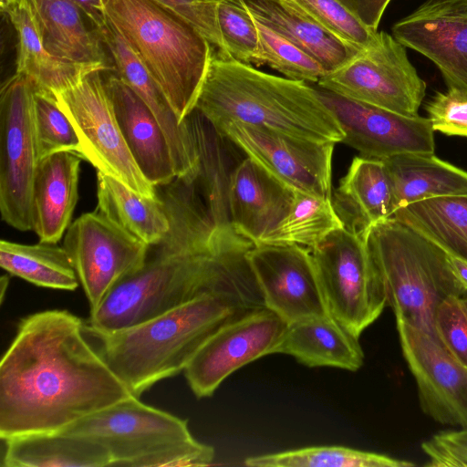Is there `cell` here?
Masks as SVG:
<instances>
[{
	"label": "cell",
	"mask_w": 467,
	"mask_h": 467,
	"mask_svg": "<svg viewBox=\"0 0 467 467\" xmlns=\"http://www.w3.org/2000/svg\"><path fill=\"white\" fill-rule=\"evenodd\" d=\"M218 295H205L132 327L84 330L99 344L112 371L139 397L157 382L184 371L206 340L223 324L246 313Z\"/></svg>",
	"instance_id": "cell-4"
},
{
	"label": "cell",
	"mask_w": 467,
	"mask_h": 467,
	"mask_svg": "<svg viewBox=\"0 0 467 467\" xmlns=\"http://www.w3.org/2000/svg\"><path fill=\"white\" fill-rule=\"evenodd\" d=\"M247 259L265 306L285 322L330 316L309 248L257 244Z\"/></svg>",
	"instance_id": "cell-15"
},
{
	"label": "cell",
	"mask_w": 467,
	"mask_h": 467,
	"mask_svg": "<svg viewBox=\"0 0 467 467\" xmlns=\"http://www.w3.org/2000/svg\"><path fill=\"white\" fill-rule=\"evenodd\" d=\"M161 187L171 221L167 235L90 311L85 329H124L205 295L247 311L265 307L247 259L254 244L234 229L216 228L194 181L175 178Z\"/></svg>",
	"instance_id": "cell-1"
},
{
	"label": "cell",
	"mask_w": 467,
	"mask_h": 467,
	"mask_svg": "<svg viewBox=\"0 0 467 467\" xmlns=\"http://www.w3.org/2000/svg\"><path fill=\"white\" fill-rule=\"evenodd\" d=\"M97 211L150 246L162 241L171 228L161 197H143L100 171L97 172Z\"/></svg>",
	"instance_id": "cell-31"
},
{
	"label": "cell",
	"mask_w": 467,
	"mask_h": 467,
	"mask_svg": "<svg viewBox=\"0 0 467 467\" xmlns=\"http://www.w3.org/2000/svg\"><path fill=\"white\" fill-rule=\"evenodd\" d=\"M286 325L266 307L246 312L223 324L183 371L192 393L199 399L211 397L235 370L273 354Z\"/></svg>",
	"instance_id": "cell-14"
},
{
	"label": "cell",
	"mask_w": 467,
	"mask_h": 467,
	"mask_svg": "<svg viewBox=\"0 0 467 467\" xmlns=\"http://www.w3.org/2000/svg\"><path fill=\"white\" fill-rule=\"evenodd\" d=\"M257 20L317 60L326 71L341 67L360 49L335 37L285 0H243Z\"/></svg>",
	"instance_id": "cell-30"
},
{
	"label": "cell",
	"mask_w": 467,
	"mask_h": 467,
	"mask_svg": "<svg viewBox=\"0 0 467 467\" xmlns=\"http://www.w3.org/2000/svg\"><path fill=\"white\" fill-rule=\"evenodd\" d=\"M318 91L344 132L341 142L360 156L383 160L407 152L434 153V130L428 118L408 117Z\"/></svg>",
	"instance_id": "cell-17"
},
{
	"label": "cell",
	"mask_w": 467,
	"mask_h": 467,
	"mask_svg": "<svg viewBox=\"0 0 467 467\" xmlns=\"http://www.w3.org/2000/svg\"><path fill=\"white\" fill-rule=\"evenodd\" d=\"M295 191L245 156L229 188L230 222L241 236L258 244L288 213Z\"/></svg>",
	"instance_id": "cell-20"
},
{
	"label": "cell",
	"mask_w": 467,
	"mask_h": 467,
	"mask_svg": "<svg viewBox=\"0 0 467 467\" xmlns=\"http://www.w3.org/2000/svg\"><path fill=\"white\" fill-rule=\"evenodd\" d=\"M428 466L467 467V427L434 434L421 444Z\"/></svg>",
	"instance_id": "cell-43"
},
{
	"label": "cell",
	"mask_w": 467,
	"mask_h": 467,
	"mask_svg": "<svg viewBox=\"0 0 467 467\" xmlns=\"http://www.w3.org/2000/svg\"><path fill=\"white\" fill-rule=\"evenodd\" d=\"M341 228L344 223L332 198L296 191L286 215L258 244H296L311 249Z\"/></svg>",
	"instance_id": "cell-34"
},
{
	"label": "cell",
	"mask_w": 467,
	"mask_h": 467,
	"mask_svg": "<svg viewBox=\"0 0 467 467\" xmlns=\"http://www.w3.org/2000/svg\"><path fill=\"white\" fill-rule=\"evenodd\" d=\"M254 19L260 38L258 66L266 64L287 78L305 82L317 83L327 73L321 64L305 51Z\"/></svg>",
	"instance_id": "cell-37"
},
{
	"label": "cell",
	"mask_w": 467,
	"mask_h": 467,
	"mask_svg": "<svg viewBox=\"0 0 467 467\" xmlns=\"http://www.w3.org/2000/svg\"><path fill=\"white\" fill-rule=\"evenodd\" d=\"M186 121L199 156L195 185L216 228L231 229L230 182L234 169L244 158H235L233 149L236 145L196 109Z\"/></svg>",
	"instance_id": "cell-26"
},
{
	"label": "cell",
	"mask_w": 467,
	"mask_h": 467,
	"mask_svg": "<svg viewBox=\"0 0 467 467\" xmlns=\"http://www.w3.org/2000/svg\"><path fill=\"white\" fill-rule=\"evenodd\" d=\"M435 330L446 349L467 367V312L462 297L450 296L440 304L435 315Z\"/></svg>",
	"instance_id": "cell-40"
},
{
	"label": "cell",
	"mask_w": 467,
	"mask_h": 467,
	"mask_svg": "<svg viewBox=\"0 0 467 467\" xmlns=\"http://www.w3.org/2000/svg\"><path fill=\"white\" fill-rule=\"evenodd\" d=\"M365 26L374 31L391 0H338Z\"/></svg>",
	"instance_id": "cell-44"
},
{
	"label": "cell",
	"mask_w": 467,
	"mask_h": 467,
	"mask_svg": "<svg viewBox=\"0 0 467 467\" xmlns=\"http://www.w3.org/2000/svg\"><path fill=\"white\" fill-rule=\"evenodd\" d=\"M97 441L110 466L200 467L211 465L215 451L196 440L188 421L130 396L62 430Z\"/></svg>",
	"instance_id": "cell-7"
},
{
	"label": "cell",
	"mask_w": 467,
	"mask_h": 467,
	"mask_svg": "<svg viewBox=\"0 0 467 467\" xmlns=\"http://www.w3.org/2000/svg\"><path fill=\"white\" fill-rule=\"evenodd\" d=\"M0 265L10 275L41 287L73 291L79 283L67 251L54 244L1 240Z\"/></svg>",
	"instance_id": "cell-33"
},
{
	"label": "cell",
	"mask_w": 467,
	"mask_h": 467,
	"mask_svg": "<svg viewBox=\"0 0 467 467\" xmlns=\"http://www.w3.org/2000/svg\"><path fill=\"white\" fill-rule=\"evenodd\" d=\"M35 85L16 73L0 96V212L19 231L33 230L32 195L39 161L34 118Z\"/></svg>",
	"instance_id": "cell-11"
},
{
	"label": "cell",
	"mask_w": 467,
	"mask_h": 467,
	"mask_svg": "<svg viewBox=\"0 0 467 467\" xmlns=\"http://www.w3.org/2000/svg\"><path fill=\"white\" fill-rule=\"evenodd\" d=\"M5 14L17 33L16 73L26 76L36 88L58 92L71 87L93 70H114L103 65L77 64L52 56L44 47L27 0H19Z\"/></svg>",
	"instance_id": "cell-27"
},
{
	"label": "cell",
	"mask_w": 467,
	"mask_h": 467,
	"mask_svg": "<svg viewBox=\"0 0 467 467\" xmlns=\"http://www.w3.org/2000/svg\"><path fill=\"white\" fill-rule=\"evenodd\" d=\"M217 19L227 58L258 66L259 33L255 19L243 0H221Z\"/></svg>",
	"instance_id": "cell-38"
},
{
	"label": "cell",
	"mask_w": 467,
	"mask_h": 467,
	"mask_svg": "<svg viewBox=\"0 0 467 467\" xmlns=\"http://www.w3.org/2000/svg\"><path fill=\"white\" fill-rule=\"evenodd\" d=\"M462 301L463 306H464V308H465V310L467 312V296L462 297Z\"/></svg>",
	"instance_id": "cell-49"
},
{
	"label": "cell",
	"mask_w": 467,
	"mask_h": 467,
	"mask_svg": "<svg viewBox=\"0 0 467 467\" xmlns=\"http://www.w3.org/2000/svg\"><path fill=\"white\" fill-rule=\"evenodd\" d=\"M74 152L59 151L39 160L33 183V230L42 243L56 244L71 222L78 199L80 161Z\"/></svg>",
	"instance_id": "cell-22"
},
{
	"label": "cell",
	"mask_w": 467,
	"mask_h": 467,
	"mask_svg": "<svg viewBox=\"0 0 467 467\" xmlns=\"http://www.w3.org/2000/svg\"><path fill=\"white\" fill-rule=\"evenodd\" d=\"M249 467H410L414 463L343 446H313L247 457Z\"/></svg>",
	"instance_id": "cell-35"
},
{
	"label": "cell",
	"mask_w": 467,
	"mask_h": 467,
	"mask_svg": "<svg viewBox=\"0 0 467 467\" xmlns=\"http://www.w3.org/2000/svg\"><path fill=\"white\" fill-rule=\"evenodd\" d=\"M154 1L192 25L217 49V56L227 58L217 19L221 0Z\"/></svg>",
	"instance_id": "cell-42"
},
{
	"label": "cell",
	"mask_w": 467,
	"mask_h": 467,
	"mask_svg": "<svg viewBox=\"0 0 467 467\" xmlns=\"http://www.w3.org/2000/svg\"><path fill=\"white\" fill-rule=\"evenodd\" d=\"M395 218L467 263V194L433 197L397 209Z\"/></svg>",
	"instance_id": "cell-32"
},
{
	"label": "cell",
	"mask_w": 467,
	"mask_h": 467,
	"mask_svg": "<svg viewBox=\"0 0 467 467\" xmlns=\"http://www.w3.org/2000/svg\"><path fill=\"white\" fill-rule=\"evenodd\" d=\"M4 467H106V448L91 438L67 431L21 435L4 440Z\"/></svg>",
	"instance_id": "cell-28"
},
{
	"label": "cell",
	"mask_w": 467,
	"mask_h": 467,
	"mask_svg": "<svg viewBox=\"0 0 467 467\" xmlns=\"http://www.w3.org/2000/svg\"><path fill=\"white\" fill-rule=\"evenodd\" d=\"M332 202L344 227L361 238L372 225L391 218L396 209L382 160L354 158L332 194Z\"/></svg>",
	"instance_id": "cell-23"
},
{
	"label": "cell",
	"mask_w": 467,
	"mask_h": 467,
	"mask_svg": "<svg viewBox=\"0 0 467 467\" xmlns=\"http://www.w3.org/2000/svg\"><path fill=\"white\" fill-rule=\"evenodd\" d=\"M19 0H0V7L3 13H5L9 7L16 5Z\"/></svg>",
	"instance_id": "cell-47"
},
{
	"label": "cell",
	"mask_w": 467,
	"mask_h": 467,
	"mask_svg": "<svg viewBox=\"0 0 467 467\" xmlns=\"http://www.w3.org/2000/svg\"><path fill=\"white\" fill-rule=\"evenodd\" d=\"M285 1L335 37L358 49L369 45L378 34L338 0Z\"/></svg>",
	"instance_id": "cell-39"
},
{
	"label": "cell",
	"mask_w": 467,
	"mask_h": 467,
	"mask_svg": "<svg viewBox=\"0 0 467 467\" xmlns=\"http://www.w3.org/2000/svg\"><path fill=\"white\" fill-rule=\"evenodd\" d=\"M330 316L359 338L388 304L363 238L344 228L310 249Z\"/></svg>",
	"instance_id": "cell-8"
},
{
	"label": "cell",
	"mask_w": 467,
	"mask_h": 467,
	"mask_svg": "<svg viewBox=\"0 0 467 467\" xmlns=\"http://www.w3.org/2000/svg\"><path fill=\"white\" fill-rule=\"evenodd\" d=\"M382 161L391 182L396 210L433 197L467 194V171L434 153L407 152Z\"/></svg>",
	"instance_id": "cell-29"
},
{
	"label": "cell",
	"mask_w": 467,
	"mask_h": 467,
	"mask_svg": "<svg viewBox=\"0 0 467 467\" xmlns=\"http://www.w3.org/2000/svg\"><path fill=\"white\" fill-rule=\"evenodd\" d=\"M215 128L245 156L295 192L332 198L335 143L310 140L239 122H227Z\"/></svg>",
	"instance_id": "cell-13"
},
{
	"label": "cell",
	"mask_w": 467,
	"mask_h": 467,
	"mask_svg": "<svg viewBox=\"0 0 467 467\" xmlns=\"http://www.w3.org/2000/svg\"><path fill=\"white\" fill-rule=\"evenodd\" d=\"M63 247L76 270L90 311L122 278L144 265L150 245L99 211L86 213L67 228Z\"/></svg>",
	"instance_id": "cell-12"
},
{
	"label": "cell",
	"mask_w": 467,
	"mask_h": 467,
	"mask_svg": "<svg viewBox=\"0 0 467 467\" xmlns=\"http://www.w3.org/2000/svg\"><path fill=\"white\" fill-rule=\"evenodd\" d=\"M8 276L6 275H4L2 278H1V299L3 300L4 298V294H5V287H7L8 285Z\"/></svg>",
	"instance_id": "cell-48"
},
{
	"label": "cell",
	"mask_w": 467,
	"mask_h": 467,
	"mask_svg": "<svg viewBox=\"0 0 467 467\" xmlns=\"http://www.w3.org/2000/svg\"><path fill=\"white\" fill-rule=\"evenodd\" d=\"M449 256L457 278L467 291V263L459 258Z\"/></svg>",
	"instance_id": "cell-46"
},
{
	"label": "cell",
	"mask_w": 467,
	"mask_h": 467,
	"mask_svg": "<svg viewBox=\"0 0 467 467\" xmlns=\"http://www.w3.org/2000/svg\"><path fill=\"white\" fill-rule=\"evenodd\" d=\"M114 63L115 73L144 101L168 141L176 178L195 177L199 156L190 127L181 121L148 69L117 29L108 21L97 30Z\"/></svg>",
	"instance_id": "cell-19"
},
{
	"label": "cell",
	"mask_w": 467,
	"mask_h": 467,
	"mask_svg": "<svg viewBox=\"0 0 467 467\" xmlns=\"http://www.w3.org/2000/svg\"><path fill=\"white\" fill-rule=\"evenodd\" d=\"M107 20L123 36L181 121L194 110L213 46L189 22L154 0H102Z\"/></svg>",
	"instance_id": "cell-5"
},
{
	"label": "cell",
	"mask_w": 467,
	"mask_h": 467,
	"mask_svg": "<svg viewBox=\"0 0 467 467\" xmlns=\"http://www.w3.org/2000/svg\"><path fill=\"white\" fill-rule=\"evenodd\" d=\"M403 356L413 375L421 410L435 421L467 427V367L438 337L396 320Z\"/></svg>",
	"instance_id": "cell-16"
},
{
	"label": "cell",
	"mask_w": 467,
	"mask_h": 467,
	"mask_svg": "<svg viewBox=\"0 0 467 467\" xmlns=\"http://www.w3.org/2000/svg\"><path fill=\"white\" fill-rule=\"evenodd\" d=\"M116 119L144 177L156 188L171 183L175 171L167 139L157 119L115 72L105 78Z\"/></svg>",
	"instance_id": "cell-21"
},
{
	"label": "cell",
	"mask_w": 467,
	"mask_h": 467,
	"mask_svg": "<svg viewBox=\"0 0 467 467\" xmlns=\"http://www.w3.org/2000/svg\"><path fill=\"white\" fill-rule=\"evenodd\" d=\"M34 118L39 160L59 151L81 156L78 135L52 92L35 87Z\"/></svg>",
	"instance_id": "cell-36"
},
{
	"label": "cell",
	"mask_w": 467,
	"mask_h": 467,
	"mask_svg": "<svg viewBox=\"0 0 467 467\" xmlns=\"http://www.w3.org/2000/svg\"><path fill=\"white\" fill-rule=\"evenodd\" d=\"M363 240L396 320L437 337L435 315L440 304L450 296H467L449 254L392 217L372 225Z\"/></svg>",
	"instance_id": "cell-6"
},
{
	"label": "cell",
	"mask_w": 467,
	"mask_h": 467,
	"mask_svg": "<svg viewBox=\"0 0 467 467\" xmlns=\"http://www.w3.org/2000/svg\"><path fill=\"white\" fill-rule=\"evenodd\" d=\"M85 14L92 26L98 30L103 27L108 20L102 0H72Z\"/></svg>",
	"instance_id": "cell-45"
},
{
	"label": "cell",
	"mask_w": 467,
	"mask_h": 467,
	"mask_svg": "<svg viewBox=\"0 0 467 467\" xmlns=\"http://www.w3.org/2000/svg\"><path fill=\"white\" fill-rule=\"evenodd\" d=\"M358 339L331 316L311 317L287 324L273 354L292 356L310 368L357 371L364 362Z\"/></svg>",
	"instance_id": "cell-24"
},
{
	"label": "cell",
	"mask_w": 467,
	"mask_h": 467,
	"mask_svg": "<svg viewBox=\"0 0 467 467\" xmlns=\"http://www.w3.org/2000/svg\"><path fill=\"white\" fill-rule=\"evenodd\" d=\"M391 35L433 62L448 88L467 91V0H425Z\"/></svg>",
	"instance_id": "cell-18"
},
{
	"label": "cell",
	"mask_w": 467,
	"mask_h": 467,
	"mask_svg": "<svg viewBox=\"0 0 467 467\" xmlns=\"http://www.w3.org/2000/svg\"><path fill=\"white\" fill-rule=\"evenodd\" d=\"M45 48L55 57L84 65H109L99 32L72 0H27Z\"/></svg>",
	"instance_id": "cell-25"
},
{
	"label": "cell",
	"mask_w": 467,
	"mask_h": 467,
	"mask_svg": "<svg viewBox=\"0 0 467 467\" xmlns=\"http://www.w3.org/2000/svg\"><path fill=\"white\" fill-rule=\"evenodd\" d=\"M426 110L434 131L467 138V91L448 88L437 92Z\"/></svg>",
	"instance_id": "cell-41"
},
{
	"label": "cell",
	"mask_w": 467,
	"mask_h": 467,
	"mask_svg": "<svg viewBox=\"0 0 467 467\" xmlns=\"http://www.w3.org/2000/svg\"><path fill=\"white\" fill-rule=\"evenodd\" d=\"M194 109L215 127L239 122L335 144L344 138L318 89L217 55L213 56Z\"/></svg>",
	"instance_id": "cell-3"
},
{
	"label": "cell",
	"mask_w": 467,
	"mask_h": 467,
	"mask_svg": "<svg viewBox=\"0 0 467 467\" xmlns=\"http://www.w3.org/2000/svg\"><path fill=\"white\" fill-rule=\"evenodd\" d=\"M67 310L21 320L0 362V438L59 431L132 393Z\"/></svg>",
	"instance_id": "cell-2"
},
{
	"label": "cell",
	"mask_w": 467,
	"mask_h": 467,
	"mask_svg": "<svg viewBox=\"0 0 467 467\" xmlns=\"http://www.w3.org/2000/svg\"><path fill=\"white\" fill-rule=\"evenodd\" d=\"M392 35L378 32L375 39L317 85L350 100L408 117L418 116L426 83Z\"/></svg>",
	"instance_id": "cell-9"
},
{
	"label": "cell",
	"mask_w": 467,
	"mask_h": 467,
	"mask_svg": "<svg viewBox=\"0 0 467 467\" xmlns=\"http://www.w3.org/2000/svg\"><path fill=\"white\" fill-rule=\"evenodd\" d=\"M105 71L88 72L71 87L53 94L78 135L82 158L143 197L157 198V188L141 173L121 134Z\"/></svg>",
	"instance_id": "cell-10"
}]
</instances>
